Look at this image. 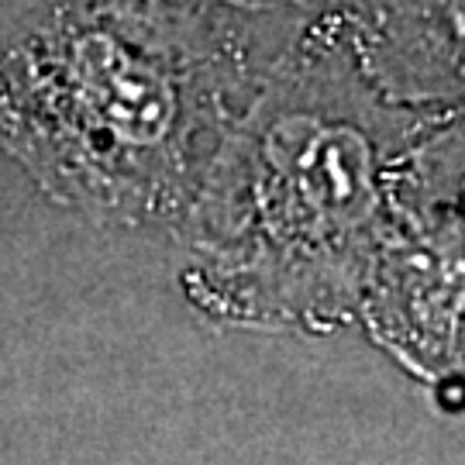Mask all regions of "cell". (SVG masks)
Wrapping results in <instances>:
<instances>
[{
	"label": "cell",
	"instance_id": "cell-1",
	"mask_svg": "<svg viewBox=\"0 0 465 465\" xmlns=\"http://www.w3.org/2000/svg\"><path fill=\"white\" fill-rule=\"evenodd\" d=\"M300 17L214 0H52L0 32V149L73 214L176 238Z\"/></svg>",
	"mask_w": 465,
	"mask_h": 465
},
{
	"label": "cell",
	"instance_id": "cell-2",
	"mask_svg": "<svg viewBox=\"0 0 465 465\" xmlns=\"http://www.w3.org/2000/svg\"><path fill=\"white\" fill-rule=\"evenodd\" d=\"M431 114L369 84L328 7L300 17L176 234L190 307L262 334L355 324L390 224V173Z\"/></svg>",
	"mask_w": 465,
	"mask_h": 465
},
{
	"label": "cell",
	"instance_id": "cell-3",
	"mask_svg": "<svg viewBox=\"0 0 465 465\" xmlns=\"http://www.w3.org/2000/svg\"><path fill=\"white\" fill-rule=\"evenodd\" d=\"M355 324L445 411H465V224L390 214Z\"/></svg>",
	"mask_w": 465,
	"mask_h": 465
},
{
	"label": "cell",
	"instance_id": "cell-4",
	"mask_svg": "<svg viewBox=\"0 0 465 465\" xmlns=\"http://www.w3.org/2000/svg\"><path fill=\"white\" fill-rule=\"evenodd\" d=\"M328 11L386 100L465 111V0H331Z\"/></svg>",
	"mask_w": 465,
	"mask_h": 465
},
{
	"label": "cell",
	"instance_id": "cell-5",
	"mask_svg": "<svg viewBox=\"0 0 465 465\" xmlns=\"http://www.w3.org/2000/svg\"><path fill=\"white\" fill-rule=\"evenodd\" d=\"M390 214L465 224V111H434L390 173Z\"/></svg>",
	"mask_w": 465,
	"mask_h": 465
},
{
	"label": "cell",
	"instance_id": "cell-6",
	"mask_svg": "<svg viewBox=\"0 0 465 465\" xmlns=\"http://www.w3.org/2000/svg\"><path fill=\"white\" fill-rule=\"evenodd\" d=\"M214 4H228V7H242V11H280V15H307V11H321L331 0H214Z\"/></svg>",
	"mask_w": 465,
	"mask_h": 465
}]
</instances>
